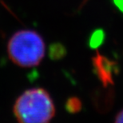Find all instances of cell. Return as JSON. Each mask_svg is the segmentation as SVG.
<instances>
[{"instance_id": "cell-1", "label": "cell", "mask_w": 123, "mask_h": 123, "mask_svg": "<svg viewBox=\"0 0 123 123\" xmlns=\"http://www.w3.org/2000/svg\"><path fill=\"white\" fill-rule=\"evenodd\" d=\"M14 113L18 123H49L55 116V107L46 90L33 88L19 96Z\"/></svg>"}, {"instance_id": "cell-2", "label": "cell", "mask_w": 123, "mask_h": 123, "mask_svg": "<svg viewBox=\"0 0 123 123\" xmlns=\"http://www.w3.org/2000/svg\"><path fill=\"white\" fill-rule=\"evenodd\" d=\"M45 43L40 34L22 30L13 34L8 43V55L14 63L23 67L38 65L45 55Z\"/></svg>"}, {"instance_id": "cell-3", "label": "cell", "mask_w": 123, "mask_h": 123, "mask_svg": "<svg viewBox=\"0 0 123 123\" xmlns=\"http://www.w3.org/2000/svg\"><path fill=\"white\" fill-rule=\"evenodd\" d=\"M93 64L98 78L105 87L114 84L113 74L115 71V63L103 55L97 53L93 58Z\"/></svg>"}, {"instance_id": "cell-4", "label": "cell", "mask_w": 123, "mask_h": 123, "mask_svg": "<svg viewBox=\"0 0 123 123\" xmlns=\"http://www.w3.org/2000/svg\"><path fill=\"white\" fill-rule=\"evenodd\" d=\"M66 110L70 113H77L82 108V103L77 98H70L66 104Z\"/></svg>"}, {"instance_id": "cell-5", "label": "cell", "mask_w": 123, "mask_h": 123, "mask_svg": "<svg viewBox=\"0 0 123 123\" xmlns=\"http://www.w3.org/2000/svg\"><path fill=\"white\" fill-rule=\"evenodd\" d=\"M114 123H123V110L121 112H119L118 114L117 115Z\"/></svg>"}, {"instance_id": "cell-6", "label": "cell", "mask_w": 123, "mask_h": 123, "mask_svg": "<svg viewBox=\"0 0 123 123\" xmlns=\"http://www.w3.org/2000/svg\"><path fill=\"white\" fill-rule=\"evenodd\" d=\"M116 6L123 13V0H113Z\"/></svg>"}]
</instances>
